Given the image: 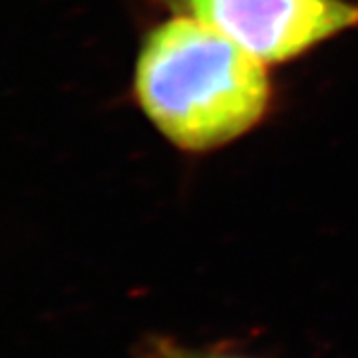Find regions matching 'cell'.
<instances>
[{
	"mask_svg": "<svg viewBox=\"0 0 358 358\" xmlns=\"http://www.w3.org/2000/svg\"><path fill=\"white\" fill-rule=\"evenodd\" d=\"M233 40L257 60L281 64L358 26L350 0H162Z\"/></svg>",
	"mask_w": 358,
	"mask_h": 358,
	"instance_id": "obj_2",
	"label": "cell"
},
{
	"mask_svg": "<svg viewBox=\"0 0 358 358\" xmlns=\"http://www.w3.org/2000/svg\"><path fill=\"white\" fill-rule=\"evenodd\" d=\"M134 96L171 145L205 154L267 117L273 84L265 62L197 18L173 13L141 40Z\"/></svg>",
	"mask_w": 358,
	"mask_h": 358,
	"instance_id": "obj_1",
	"label": "cell"
},
{
	"mask_svg": "<svg viewBox=\"0 0 358 358\" xmlns=\"http://www.w3.org/2000/svg\"><path fill=\"white\" fill-rule=\"evenodd\" d=\"M140 358H253L223 346H192L166 334H150L140 345Z\"/></svg>",
	"mask_w": 358,
	"mask_h": 358,
	"instance_id": "obj_3",
	"label": "cell"
}]
</instances>
